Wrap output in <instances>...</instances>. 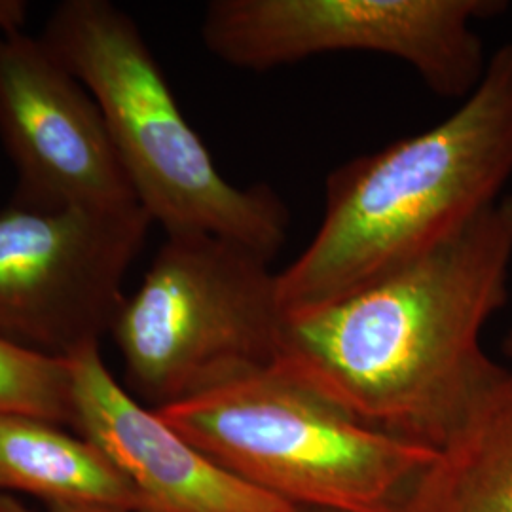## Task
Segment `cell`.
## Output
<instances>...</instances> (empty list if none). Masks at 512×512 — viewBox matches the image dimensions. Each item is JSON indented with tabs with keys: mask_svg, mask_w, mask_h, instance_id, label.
<instances>
[{
	"mask_svg": "<svg viewBox=\"0 0 512 512\" xmlns=\"http://www.w3.org/2000/svg\"><path fill=\"white\" fill-rule=\"evenodd\" d=\"M512 194L435 253L283 317L272 368L351 418L440 450L503 374L480 344L509 302Z\"/></svg>",
	"mask_w": 512,
	"mask_h": 512,
	"instance_id": "obj_1",
	"label": "cell"
},
{
	"mask_svg": "<svg viewBox=\"0 0 512 512\" xmlns=\"http://www.w3.org/2000/svg\"><path fill=\"white\" fill-rule=\"evenodd\" d=\"M512 177V44L433 128L336 167L308 247L277 272L283 315L323 306L458 238Z\"/></svg>",
	"mask_w": 512,
	"mask_h": 512,
	"instance_id": "obj_2",
	"label": "cell"
},
{
	"mask_svg": "<svg viewBox=\"0 0 512 512\" xmlns=\"http://www.w3.org/2000/svg\"><path fill=\"white\" fill-rule=\"evenodd\" d=\"M40 38L97 101L152 224L165 236H217L274 260L289 236L287 203L268 184L224 179L128 12L110 0H65Z\"/></svg>",
	"mask_w": 512,
	"mask_h": 512,
	"instance_id": "obj_3",
	"label": "cell"
},
{
	"mask_svg": "<svg viewBox=\"0 0 512 512\" xmlns=\"http://www.w3.org/2000/svg\"><path fill=\"white\" fill-rule=\"evenodd\" d=\"M156 412L222 469L294 509L403 512L439 454L368 427L272 366Z\"/></svg>",
	"mask_w": 512,
	"mask_h": 512,
	"instance_id": "obj_4",
	"label": "cell"
},
{
	"mask_svg": "<svg viewBox=\"0 0 512 512\" xmlns=\"http://www.w3.org/2000/svg\"><path fill=\"white\" fill-rule=\"evenodd\" d=\"M272 260L207 234L165 236L110 334L152 410L272 366L283 325Z\"/></svg>",
	"mask_w": 512,
	"mask_h": 512,
	"instance_id": "obj_5",
	"label": "cell"
},
{
	"mask_svg": "<svg viewBox=\"0 0 512 512\" xmlns=\"http://www.w3.org/2000/svg\"><path fill=\"white\" fill-rule=\"evenodd\" d=\"M501 0H213L205 48L239 71L266 73L315 55L372 52L401 59L444 99H467L488 57L473 23Z\"/></svg>",
	"mask_w": 512,
	"mask_h": 512,
	"instance_id": "obj_6",
	"label": "cell"
},
{
	"mask_svg": "<svg viewBox=\"0 0 512 512\" xmlns=\"http://www.w3.org/2000/svg\"><path fill=\"white\" fill-rule=\"evenodd\" d=\"M152 220L141 205L114 211L0 213V336L67 359L101 344L122 308L124 279Z\"/></svg>",
	"mask_w": 512,
	"mask_h": 512,
	"instance_id": "obj_7",
	"label": "cell"
},
{
	"mask_svg": "<svg viewBox=\"0 0 512 512\" xmlns=\"http://www.w3.org/2000/svg\"><path fill=\"white\" fill-rule=\"evenodd\" d=\"M0 139L18 171L14 205L114 211L141 205L88 88L25 31L0 38Z\"/></svg>",
	"mask_w": 512,
	"mask_h": 512,
	"instance_id": "obj_8",
	"label": "cell"
},
{
	"mask_svg": "<svg viewBox=\"0 0 512 512\" xmlns=\"http://www.w3.org/2000/svg\"><path fill=\"white\" fill-rule=\"evenodd\" d=\"M73 429L92 440L147 497L152 512H294L207 458L139 403L88 344L67 357Z\"/></svg>",
	"mask_w": 512,
	"mask_h": 512,
	"instance_id": "obj_9",
	"label": "cell"
},
{
	"mask_svg": "<svg viewBox=\"0 0 512 512\" xmlns=\"http://www.w3.org/2000/svg\"><path fill=\"white\" fill-rule=\"evenodd\" d=\"M0 494L48 505L152 512L147 497L92 440L50 421L0 412Z\"/></svg>",
	"mask_w": 512,
	"mask_h": 512,
	"instance_id": "obj_10",
	"label": "cell"
},
{
	"mask_svg": "<svg viewBox=\"0 0 512 512\" xmlns=\"http://www.w3.org/2000/svg\"><path fill=\"white\" fill-rule=\"evenodd\" d=\"M403 512H512V370L440 448Z\"/></svg>",
	"mask_w": 512,
	"mask_h": 512,
	"instance_id": "obj_11",
	"label": "cell"
},
{
	"mask_svg": "<svg viewBox=\"0 0 512 512\" xmlns=\"http://www.w3.org/2000/svg\"><path fill=\"white\" fill-rule=\"evenodd\" d=\"M0 412L73 427L71 366L0 336Z\"/></svg>",
	"mask_w": 512,
	"mask_h": 512,
	"instance_id": "obj_12",
	"label": "cell"
},
{
	"mask_svg": "<svg viewBox=\"0 0 512 512\" xmlns=\"http://www.w3.org/2000/svg\"><path fill=\"white\" fill-rule=\"evenodd\" d=\"M27 12L29 8L23 0H0V38L23 31Z\"/></svg>",
	"mask_w": 512,
	"mask_h": 512,
	"instance_id": "obj_13",
	"label": "cell"
},
{
	"mask_svg": "<svg viewBox=\"0 0 512 512\" xmlns=\"http://www.w3.org/2000/svg\"><path fill=\"white\" fill-rule=\"evenodd\" d=\"M0 512H35L31 511L16 495L0 494Z\"/></svg>",
	"mask_w": 512,
	"mask_h": 512,
	"instance_id": "obj_14",
	"label": "cell"
},
{
	"mask_svg": "<svg viewBox=\"0 0 512 512\" xmlns=\"http://www.w3.org/2000/svg\"><path fill=\"white\" fill-rule=\"evenodd\" d=\"M50 512H124L101 507H82V505H48Z\"/></svg>",
	"mask_w": 512,
	"mask_h": 512,
	"instance_id": "obj_15",
	"label": "cell"
},
{
	"mask_svg": "<svg viewBox=\"0 0 512 512\" xmlns=\"http://www.w3.org/2000/svg\"><path fill=\"white\" fill-rule=\"evenodd\" d=\"M503 351H505V355L512 359V330L507 334V338H505V342H503Z\"/></svg>",
	"mask_w": 512,
	"mask_h": 512,
	"instance_id": "obj_16",
	"label": "cell"
},
{
	"mask_svg": "<svg viewBox=\"0 0 512 512\" xmlns=\"http://www.w3.org/2000/svg\"><path fill=\"white\" fill-rule=\"evenodd\" d=\"M294 512H330V511H317V509H296Z\"/></svg>",
	"mask_w": 512,
	"mask_h": 512,
	"instance_id": "obj_17",
	"label": "cell"
}]
</instances>
